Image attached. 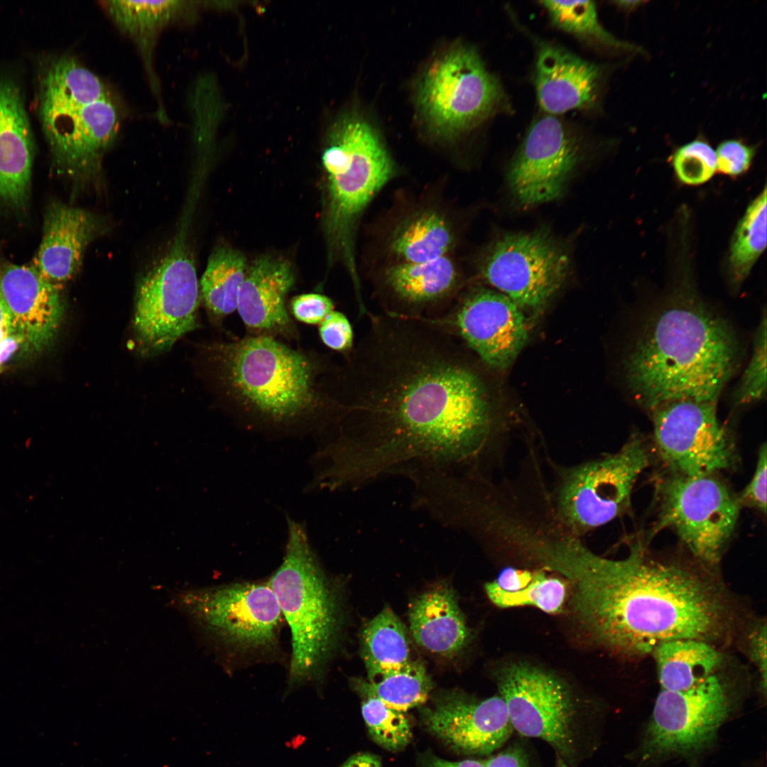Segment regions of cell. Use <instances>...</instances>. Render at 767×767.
I'll use <instances>...</instances> for the list:
<instances>
[{"mask_svg":"<svg viewBox=\"0 0 767 767\" xmlns=\"http://www.w3.org/2000/svg\"><path fill=\"white\" fill-rule=\"evenodd\" d=\"M337 364L341 418L320 450L336 489L411 464H476L495 428L487 386L454 333L429 320L381 313Z\"/></svg>","mask_w":767,"mask_h":767,"instance_id":"obj_1","label":"cell"},{"mask_svg":"<svg viewBox=\"0 0 767 767\" xmlns=\"http://www.w3.org/2000/svg\"><path fill=\"white\" fill-rule=\"evenodd\" d=\"M572 589L581 624L614 653L648 655L660 644L693 638L714 645L732 625V609L709 575L652 555L640 541L627 556H599L576 542L553 561Z\"/></svg>","mask_w":767,"mask_h":767,"instance_id":"obj_2","label":"cell"},{"mask_svg":"<svg viewBox=\"0 0 767 767\" xmlns=\"http://www.w3.org/2000/svg\"><path fill=\"white\" fill-rule=\"evenodd\" d=\"M217 398L249 427L277 431L336 427V362L267 336L246 335L206 347Z\"/></svg>","mask_w":767,"mask_h":767,"instance_id":"obj_3","label":"cell"},{"mask_svg":"<svg viewBox=\"0 0 767 767\" xmlns=\"http://www.w3.org/2000/svg\"><path fill=\"white\" fill-rule=\"evenodd\" d=\"M738 358L727 321L693 291L680 290L639 329L625 359V379L648 412L673 401H717Z\"/></svg>","mask_w":767,"mask_h":767,"instance_id":"obj_4","label":"cell"},{"mask_svg":"<svg viewBox=\"0 0 767 767\" xmlns=\"http://www.w3.org/2000/svg\"><path fill=\"white\" fill-rule=\"evenodd\" d=\"M281 564L268 583L291 633L290 690L318 682L338 642L340 603L332 581L312 549L303 524L288 518Z\"/></svg>","mask_w":767,"mask_h":767,"instance_id":"obj_5","label":"cell"},{"mask_svg":"<svg viewBox=\"0 0 767 767\" xmlns=\"http://www.w3.org/2000/svg\"><path fill=\"white\" fill-rule=\"evenodd\" d=\"M322 161L327 174L329 235L355 279L354 241L359 219L395 176V165L373 126L352 116L331 129Z\"/></svg>","mask_w":767,"mask_h":767,"instance_id":"obj_6","label":"cell"},{"mask_svg":"<svg viewBox=\"0 0 767 767\" xmlns=\"http://www.w3.org/2000/svg\"><path fill=\"white\" fill-rule=\"evenodd\" d=\"M648 445L631 436L614 453L555 468L548 500L550 513L568 534L580 538L624 514L633 486L648 466Z\"/></svg>","mask_w":767,"mask_h":767,"instance_id":"obj_7","label":"cell"},{"mask_svg":"<svg viewBox=\"0 0 767 767\" xmlns=\"http://www.w3.org/2000/svg\"><path fill=\"white\" fill-rule=\"evenodd\" d=\"M172 602L204 638L224 651L248 656L277 648L283 615L268 582L187 589Z\"/></svg>","mask_w":767,"mask_h":767,"instance_id":"obj_8","label":"cell"},{"mask_svg":"<svg viewBox=\"0 0 767 767\" xmlns=\"http://www.w3.org/2000/svg\"><path fill=\"white\" fill-rule=\"evenodd\" d=\"M417 104L437 135L451 137L469 131L506 109L499 80L472 47L458 44L428 65L417 89Z\"/></svg>","mask_w":767,"mask_h":767,"instance_id":"obj_9","label":"cell"},{"mask_svg":"<svg viewBox=\"0 0 767 767\" xmlns=\"http://www.w3.org/2000/svg\"><path fill=\"white\" fill-rule=\"evenodd\" d=\"M732 687L717 673L682 691L661 690L637 749L643 763L680 757L691 761L715 744L736 705Z\"/></svg>","mask_w":767,"mask_h":767,"instance_id":"obj_10","label":"cell"},{"mask_svg":"<svg viewBox=\"0 0 767 767\" xmlns=\"http://www.w3.org/2000/svg\"><path fill=\"white\" fill-rule=\"evenodd\" d=\"M656 530L669 528L703 566L720 560L739 518V498L717 474H670L658 482Z\"/></svg>","mask_w":767,"mask_h":767,"instance_id":"obj_11","label":"cell"},{"mask_svg":"<svg viewBox=\"0 0 767 767\" xmlns=\"http://www.w3.org/2000/svg\"><path fill=\"white\" fill-rule=\"evenodd\" d=\"M199 290L181 229L165 256L138 283L133 327L145 351L163 352L197 327Z\"/></svg>","mask_w":767,"mask_h":767,"instance_id":"obj_12","label":"cell"},{"mask_svg":"<svg viewBox=\"0 0 767 767\" xmlns=\"http://www.w3.org/2000/svg\"><path fill=\"white\" fill-rule=\"evenodd\" d=\"M498 686L514 731L545 741L573 767L580 756L584 722L569 689L545 671L525 664L501 670Z\"/></svg>","mask_w":767,"mask_h":767,"instance_id":"obj_13","label":"cell"},{"mask_svg":"<svg viewBox=\"0 0 767 767\" xmlns=\"http://www.w3.org/2000/svg\"><path fill=\"white\" fill-rule=\"evenodd\" d=\"M567 250L543 231L506 234L486 250L480 266L484 279L523 311L539 312L567 279Z\"/></svg>","mask_w":767,"mask_h":767,"instance_id":"obj_14","label":"cell"},{"mask_svg":"<svg viewBox=\"0 0 767 767\" xmlns=\"http://www.w3.org/2000/svg\"><path fill=\"white\" fill-rule=\"evenodd\" d=\"M716 403L678 400L649 412L654 446L669 473L700 476L734 467L735 442L717 418Z\"/></svg>","mask_w":767,"mask_h":767,"instance_id":"obj_15","label":"cell"},{"mask_svg":"<svg viewBox=\"0 0 767 767\" xmlns=\"http://www.w3.org/2000/svg\"><path fill=\"white\" fill-rule=\"evenodd\" d=\"M429 320L457 335L495 370L510 367L528 338L524 312L504 294L484 287L470 289L445 315Z\"/></svg>","mask_w":767,"mask_h":767,"instance_id":"obj_16","label":"cell"},{"mask_svg":"<svg viewBox=\"0 0 767 767\" xmlns=\"http://www.w3.org/2000/svg\"><path fill=\"white\" fill-rule=\"evenodd\" d=\"M582 148L579 136L555 116L535 119L508 172L518 203L529 207L558 197L581 159Z\"/></svg>","mask_w":767,"mask_h":767,"instance_id":"obj_17","label":"cell"},{"mask_svg":"<svg viewBox=\"0 0 767 767\" xmlns=\"http://www.w3.org/2000/svg\"><path fill=\"white\" fill-rule=\"evenodd\" d=\"M121 114L114 95L93 103L67 102L50 108L42 126L58 164L72 173L97 171L117 136Z\"/></svg>","mask_w":767,"mask_h":767,"instance_id":"obj_18","label":"cell"},{"mask_svg":"<svg viewBox=\"0 0 767 767\" xmlns=\"http://www.w3.org/2000/svg\"><path fill=\"white\" fill-rule=\"evenodd\" d=\"M421 715L429 732L467 754L489 755L501 748L514 731L501 696L479 700L449 692L423 708Z\"/></svg>","mask_w":767,"mask_h":767,"instance_id":"obj_19","label":"cell"},{"mask_svg":"<svg viewBox=\"0 0 767 767\" xmlns=\"http://www.w3.org/2000/svg\"><path fill=\"white\" fill-rule=\"evenodd\" d=\"M384 314L410 319L433 320L452 306L459 276L446 256L420 262H398L384 271Z\"/></svg>","mask_w":767,"mask_h":767,"instance_id":"obj_20","label":"cell"},{"mask_svg":"<svg viewBox=\"0 0 767 767\" xmlns=\"http://www.w3.org/2000/svg\"><path fill=\"white\" fill-rule=\"evenodd\" d=\"M295 282L293 268L283 259L263 256L247 265L236 310L248 335L267 336L282 341L299 338L285 306L286 296Z\"/></svg>","mask_w":767,"mask_h":767,"instance_id":"obj_21","label":"cell"},{"mask_svg":"<svg viewBox=\"0 0 767 767\" xmlns=\"http://www.w3.org/2000/svg\"><path fill=\"white\" fill-rule=\"evenodd\" d=\"M58 286L34 266L10 265L0 277V294L16 331L37 352L51 344L61 322L63 307Z\"/></svg>","mask_w":767,"mask_h":767,"instance_id":"obj_22","label":"cell"},{"mask_svg":"<svg viewBox=\"0 0 767 767\" xmlns=\"http://www.w3.org/2000/svg\"><path fill=\"white\" fill-rule=\"evenodd\" d=\"M602 70L557 45L543 44L538 52L535 87L540 108L555 116L591 108L599 94Z\"/></svg>","mask_w":767,"mask_h":767,"instance_id":"obj_23","label":"cell"},{"mask_svg":"<svg viewBox=\"0 0 767 767\" xmlns=\"http://www.w3.org/2000/svg\"><path fill=\"white\" fill-rule=\"evenodd\" d=\"M103 229L102 221L86 210L56 204L48 210L34 266L59 285L79 269L87 245Z\"/></svg>","mask_w":767,"mask_h":767,"instance_id":"obj_24","label":"cell"},{"mask_svg":"<svg viewBox=\"0 0 767 767\" xmlns=\"http://www.w3.org/2000/svg\"><path fill=\"white\" fill-rule=\"evenodd\" d=\"M101 6L118 29L128 36L141 55L148 82L158 103V119L168 120L161 99L159 80L153 65V53L157 40L164 28L173 23L184 21L192 16L191 1H100Z\"/></svg>","mask_w":767,"mask_h":767,"instance_id":"obj_25","label":"cell"},{"mask_svg":"<svg viewBox=\"0 0 767 767\" xmlns=\"http://www.w3.org/2000/svg\"><path fill=\"white\" fill-rule=\"evenodd\" d=\"M32 138L17 87L0 80V200L21 205L26 198L32 166Z\"/></svg>","mask_w":767,"mask_h":767,"instance_id":"obj_26","label":"cell"},{"mask_svg":"<svg viewBox=\"0 0 767 767\" xmlns=\"http://www.w3.org/2000/svg\"><path fill=\"white\" fill-rule=\"evenodd\" d=\"M410 633L426 651L452 657L467 644L469 631L454 591L440 585L417 597L409 609Z\"/></svg>","mask_w":767,"mask_h":767,"instance_id":"obj_27","label":"cell"},{"mask_svg":"<svg viewBox=\"0 0 767 767\" xmlns=\"http://www.w3.org/2000/svg\"><path fill=\"white\" fill-rule=\"evenodd\" d=\"M655 659L661 690L682 691L717 673L722 662L720 652L707 641L675 639L658 646Z\"/></svg>","mask_w":767,"mask_h":767,"instance_id":"obj_28","label":"cell"},{"mask_svg":"<svg viewBox=\"0 0 767 767\" xmlns=\"http://www.w3.org/2000/svg\"><path fill=\"white\" fill-rule=\"evenodd\" d=\"M361 656L369 681L398 671L411 661L405 627L390 608H384L364 627Z\"/></svg>","mask_w":767,"mask_h":767,"instance_id":"obj_29","label":"cell"},{"mask_svg":"<svg viewBox=\"0 0 767 767\" xmlns=\"http://www.w3.org/2000/svg\"><path fill=\"white\" fill-rule=\"evenodd\" d=\"M247 265L245 256L232 248L219 247L211 254L200 288L207 314L215 325H222L236 310Z\"/></svg>","mask_w":767,"mask_h":767,"instance_id":"obj_30","label":"cell"},{"mask_svg":"<svg viewBox=\"0 0 767 767\" xmlns=\"http://www.w3.org/2000/svg\"><path fill=\"white\" fill-rule=\"evenodd\" d=\"M453 234L440 214L426 211L411 218L395 234L390 250L399 262L420 263L446 256Z\"/></svg>","mask_w":767,"mask_h":767,"instance_id":"obj_31","label":"cell"},{"mask_svg":"<svg viewBox=\"0 0 767 767\" xmlns=\"http://www.w3.org/2000/svg\"><path fill=\"white\" fill-rule=\"evenodd\" d=\"M766 247V188L751 202L739 220L731 239L727 275L730 284L739 288L749 275Z\"/></svg>","mask_w":767,"mask_h":767,"instance_id":"obj_32","label":"cell"},{"mask_svg":"<svg viewBox=\"0 0 767 767\" xmlns=\"http://www.w3.org/2000/svg\"><path fill=\"white\" fill-rule=\"evenodd\" d=\"M354 687L364 697H372L400 712L424 704L432 682L424 665L411 660L401 670L371 681H355Z\"/></svg>","mask_w":767,"mask_h":767,"instance_id":"obj_33","label":"cell"},{"mask_svg":"<svg viewBox=\"0 0 767 767\" xmlns=\"http://www.w3.org/2000/svg\"><path fill=\"white\" fill-rule=\"evenodd\" d=\"M551 22L557 28L587 43L615 50L636 48L606 31L599 21L592 1H543Z\"/></svg>","mask_w":767,"mask_h":767,"instance_id":"obj_34","label":"cell"},{"mask_svg":"<svg viewBox=\"0 0 767 767\" xmlns=\"http://www.w3.org/2000/svg\"><path fill=\"white\" fill-rule=\"evenodd\" d=\"M484 588L489 599L499 607L531 605L548 614H555L561 610L566 594L562 581L547 577L541 570L535 572L533 580L526 587L517 592L504 591L494 581L487 582Z\"/></svg>","mask_w":767,"mask_h":767,"instance_id":"obj_35","label":"cell"},{"mask_svg":"<svg viewBox=\"0 0 767 767\" xmlns=\"http://www.w3.org/2000/svg\"><path fill=\"white\" fill-rule=\"evenodd\" d=\"M361 714L372 739L391 751L403 750L410 741L412 731L403 712L386 706L376 697H364Z\"/></svg>","mask_w":767,"mask_h":767,"instance_id":"obj_36","label":"cell"},{"mask_svg":"<svg viewBox=\"0 0 767 767\" xmlns=\"http://www.w3.org/2000/svg\"><path fill=\"white\" fill-rule=\"evenodd\" d=\"M766 336L764 308L755 334L751 357L734 393V403L737 406L754 403L766 396Z\"/></svg>","mask_w":767,"mask_h":767,"instance_id":"obj_37","label":"cell"},{"mask_svg":"<svg viewBox=\"0 0 767 767\" xmlns=\"http://www.w3.org/2000/svg\"><path fill=\"white\" fill-rule=\"evenodd\" d=\"M671 162L678 180L689 185L707 182L717 171L716 152L707 141L701 139L679 147L673 153Z\"/></svg>","mask_w":767,"mask_h":767,"instance_id":"obj_38","label":"cell"},{"mask_svg":"<svg viewBox=\"0 0 767 767\" xmlns=\"http://www.w3.org/2000/svg\"><path fill=\"white\" fill-rule=\"evenodd\" d=\"M319 336L330 349L343 355L354 346V330L347 317L337 310L331 312L319 325Z\"/></svg>","mask_w":767,"mask_h":767,"instance_id":"obj_39","label":"cell"},{"mask_svg":"<svg viewBox=\"0 0 767 767\" xmlns=\"http://www.w3.org/2000/svg\"><path fill=\"white\" fill-rule=\"evenodd\" d=\"M715 152L717 170L732 177L740 175L749 168L755 153L754 148L736 139L722 142Z\"/></svg>","mask_w":767,"mask_h":767,"instance_id":"obj_40","label":"cell"},{"mask_svg":"<svg viewBox=\"0 0 767 767\" xmlns=\"http://www.w3.org/2000/svg\"><path fill=\"white\" fill-rule=\"evenodd\" d=\"M290 310L296 320L307 325H319L334 310V305L332 300L325 295L304 293L291 299Z\"/></svg>","mask_w":767,"mask_h":767,"instance_id":"obj_41","label":"cell"},{"mask_svg":"<svg viewBox=\"0 0 767 767\" xmlns=\"http://www.w3.org/2000/svg\"><path fill=\"white\" fill-rule=\"evenodd\" d=\"M766 445L761 446L755 472L748 485L738 497L741 506L766 512Z\"/></svg>","mask_w":767,"mask_h":767,"instance_id":"obj_42","label":"cell"},{"mask_svg":"<svg viewBox=\"0 0 767 767\" xmlns=\"http://www.w3.org/2000/svg\"><path fill=\"white\" fill-rule=\"evenodd\" d=\"M746 653L750 661L756 666L759 675V685L762 693L766 692V623L760 621L748 633L746 639Z\"/></svg>","mask_w":767,"mask_h":767,"instance_id":"obj_43","label":"cell"},{"mask_svg":"<svg viewBox=\"0 0 767 767\" xmlns=\"http://www.w3.org/2000/svg\"><path fill=\"white\" fill-rule=\"evenodd\" d=\"M486 767H531L526 751L513 744L484 761Z\"/></svg>","mask_w":767,"mask_h":767,"instance_id":"obj_44","label":"cell"},{"mask_svg":"<svg viewBox=\"0 0 767 767\" xmlns=\"http://www.w3.org/2000/svg\"><path fill=\"white\" fill-rule=\"evenodd\" d=\"M535 572L506 567L501 571L494 582L502 590L517 592L526 587L533 580Z\"/></svg>","mask_w":767,"mask_h":767,"instance_id":"obj_45","label":"cell"},{"mask_svg":"<svg viewBox=\"0 0 767 767\" xmlns=\"http://www.w3.org/2000/svg\"><path fill=\"white\" fill-rule=\"evenodd\" d=\"M23 344H27L25 338L18 332L13 333L0 342V369Z\"/></svg>","mask_w":767,"mask_h":767,"instance_id":"obj_46","label":"cell"},{"mask_svg":"<svg viewBox=\"0 0 767 767\" xmlns=\"http://www.w3.org/2000/svg\"><path fill=\"white\" fill-rule=\"evenodd\" d=\"M16 332L11 311L0 294V342Z\"/></svg>","mask_w":767,"mask_h":767,"instance_id":"obj_47","label":"cell"},{"mask_svg":"<svg viewBox=\"0 0 767 767\" xmlns=\"http://www.w3.org/2000/svg\"><path fill=\"white\" fill-rule=\"evenodd\" d=\"M341 767H381L378 756L369 753H359L351 756Z\"/></svg>","mask_w":767,"mask_h":767,"instance_id":"obj_48","label":"cell"},{"mask_svg":"<svg viewBox=\"0 0 767 767\" xmlns=\"http://www.w3.org/2000/svg\"><path fill=\"white\" fill-rule=\"evenodd\" d=\"M427 767H486L484 761L465 759L459 761H450L435 756L427 762Z\"/></svg>","mask_w":767,"mask_h":767,"instance_id":"obj_49","label":"cell"},{"mask_svg":"<svg viewBox=\"0 0 767 767\" xmlns=\"http://www.w3.org/2000/svg\"><path fill=\"white\" fill-rule=\"evenodd\" d=\"M555 767H572L567 763H566L562 758L556 755V765Z\"/></svg>","mask_w":767,"mask_h":767,"instance_id":"obj_50","label":"cell"},{"mask_svg":"<svg viewBox=\"0 0 767 767\" xmlns=\"http://www.w3.org/2000/svg\"><path fill=\"white\" fill-rule=\"evenodd\" d=\"M1 370V369H0Z\"/></svg>","mask_w":767,"mask_h":767,"instance_id":"obj_51","label":"cell"}]
</instances>
